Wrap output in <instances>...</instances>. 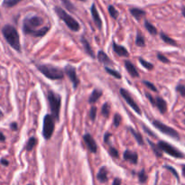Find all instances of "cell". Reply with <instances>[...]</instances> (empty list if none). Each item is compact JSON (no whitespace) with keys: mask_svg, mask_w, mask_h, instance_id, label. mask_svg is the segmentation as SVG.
Here are the masks:
<instances>
[{"mask_svg":"<svg viewBox=\"0 0 185 185\" xmlns=\"http://www.w3.org/2000/svg\"><path fill=\"white\" fill-rule=\"evenodd\" d=\"M2 33L7 42L16 51H21L20 39H19V34H18V32L16 31V29L10 25H6L4 26Z\"/></svg>","mask_w":185,"mask_h":185,"instance_id":"obj_1","label":"cell"},{"mask_svg":"<svg viewBox=\"0 0 185 185\" xmlns=\"http://www.w3.org/2000/svg\"><path fill=\"white\" fill-rule=\"evenodd\" d=\"M38 70L50 79H62L64 77L63 71L51 65H38Z\"/></svg>","mask_w":185,"mask_h":185,"instance_id":"obj_2","label":"cell"},{"mask_svg":"<svg viewBox=\"0 0 185 185\" xmlns=\"http://www.w3.org/2000/svg\"><path fill=\"white\" fill-rule=\"evenodd\" d=\"M54 10H55L56 14L59 16V17H60L64 22V23L66 24V25H67L71 31L77 32V31L79 30V23L72 16H71L69 14L66 13L65 10H63L62 8H61V7H58V6L55 7Z\"/></svg>","mask_w":185,"mask_h":185,"instance_id":"obj_3","label":"cell"},{"mask_svg":"<svg viewBox=\"0 0 185 185\" xmlns=\"http://www.w3.org/2000/svg\"><path fill=\"white\" fill-rule=\"evenodd\" d=\"M48 100L49 105L51 111V116L54 117V119H59V115H60L61 109V97L53 91H49L48 93Z\"/></svg>","mask_w":185,"mask_h":185,"instance_id":"obj_4","label":"cell"},{"mask_svg":"<svg viewBox=\"0 0 185 185\" xmlns=\"http://www.w3.org/2000/svg\"><path fill=\"white\" fill-rule=\"evenodd\" d=\"M42 24V19L39 16H32L26 18L24 22L23 31L25 34H32L34 35L36 31L35 28L40 26Z\"/></svg>","mask_w":185,"mask_h":185,"instance_id":"obj_5","label":"cell"},{"mask_svg":"<svg viewBox=\"0 0 185 185\" xmlns=\"http://www.w3.org/2000/svg\"><path fill=\"white\" fill-rule=\"evenodd\" d=\"M55 127V122H54V117L47 114L43 118V129H42V136L45 139H50L53 136V133L54 131Z\"/></svg>","mask_w":185,"mask_h":185,"instance_id":"obj_6","label":"cell"},{"mask_svg":"<svg viewBox=\"0 0 185 185\" xmlns=\"http://www.w3.org/2000/svg\"><path fill=\"white\" fill-rule=\"evenodd\" d=\"M157 146L159 147V149L162 152H164L166 153H168L169 155H171V156L174 157V158H179L182 159L184 157L183 153H182L177 148H175L174 146L171 145L170 144H168L167 142L164 141H160L157 145Z\"/></svg>","mask_w":185,"mask_h":185,"instance_id":"obj_7","label":"cell"},{"mask_svg":"<svg viewBox=\"0 0 185 185\" xmlns=\"http://www.w3.org/2000/svg\"><path fill=\"white\" fill-rule=\"evenodd\" d=\"M153 125L154 127H156L160 132L164 133V135H167V136H171L173 138H175V139H180L179 133L177 132L175 129H173V127H168V125L162 124V122L157 121V120H154L153 122Z\"/></svg>","mask_w":185,"mask_h":185,"instance_id":"obj_8","label":"cell"},{"mask_svg":"<svg viewBox=\"0 0 185 185\" xmlns=\"http://www.w3.org/2000/svg\"><path fill=\"white\" fill-rule=\"evenodd\" d=\"M119 91H120L121 96L125 99V100L127 101V104H128L133 109H134L138 115H141V110H140L138 105L136 103V101L134 100V99L132 98V96L130 95V93H129L127 90H125V88H120Z\"/></svg>","mask_w":185,"mask_h":185,"instance_id":"obj_9","label":"cell"},{"mask_svg":"<svg viewBox=\"0 0 185 185\" xmlns=\"http://www.w3.org/2000/svg\"><path fill=\"white\" fill-rule=\"evenodd\" d=\"M64 71H65L66 74L68 75L69 79H71V81L72 82L74 88H76L78 87L79 83V79H78V76H77V73H76L75 68L72 67V66H71V65H67V66L65 67V70H64Z\"/></svg>","mask_w":185,"mask_h":185,"instance_id":"obj_10","label":"cell"},{"mask_svg":"<svg viewBox=\"0 0 185 185\" xmlns=\"http://www.w3.org/2000/svg\"><path fill=\"white\" fill-rule=\"evenodd\" d=\"M83 139H84L85 143H86L87 145H88V148L90 149V151L91 153H96V152H97V150H98L97 144H96L94 138H93L90 134L84 135Z\"/></svg>","mask_w":185,"mask_h":185,"instance_id":"obj_11","label":"cell"},{"mask_svg":"<svg viewBox=\"0 0 185 185\" xmlns=\"http://www.w3.org/2000/svg\"><path fill=\"white\" fill-rule=\"evenodd\" d=\"M124 158L125 161L130 162L131 164H137L138 161V154L136 152H131L129 150H127L124 153Z\"/></svg>","mask_w":185,"mask_h":185,"instance_id":"obj_12","label":"cell"},{"mask_svg":"<svg viewBox=\"0 0 185 185\" xmlns=\"http://www.w3.org/2000/svg\"><path fill=\"white\" fill-rule=\"evenodd\" d=\"M155 105H156L157 108L159 109V111L162 114H164L166 113L167 111V104L166 102L164 101V99L161 98V97H157L155 98Z\"/></svg>","mask_w":185,"mask_h":185,"instance_id":"obj_13","label":"cell"},{"mask_svg":"<svg viewBox=\"0 0 185 185\" xmlns=\"http://www.w3.org/2000/svg\"><path fill=\"white\" fill-rule=\"evenodd\" d=\"M91 14H92V18L94 20V23L96 24V25L98 26V28H101L102 26V22L99 16V14L98 13V10L96 8V5L93 4L91 5Z\"/></svg>","mask_w":185,"mask_h":185,"instance_id":"obj_14","label":"cell"},{"mask_svg":"<svg viewBox=\"0 0 185 185\" xmlns=\"http://www.w3.org/2000/svg\"><path fill=\"white\" fill-rule=\"evenodd\" d=\"M125 69H127V71H128V73L130 74V75H131L132 77H134V78L139 77V73H138L137 70L136 69V67L134 66V64H133L131 62L125 61Z\"/></svg>","mask_w":185,"mask_h":185,"instance_id":"obj_15","label":"cell"},{"mask_svg":"<svg viewBox=\"0 0 185 185\" xmlns=\"http://www.w3.org/2000/svg\"><path fill=\"white\" fill-rule=\"evenodd\" d=\"M113 48H114V51L117 55L125 56V57H127L129 55L127 49H125V47H123V46H121V45H118V44H116L115 42H113Z\"/></svg>","mask_w":185,"mask_h":185,"instance_id":"obj_16","label":"cell"},{"mask_svg":"<svg viewBox=\"0 0 185 185\" xmlns=\"http://www.w3.org/2000/svg\"><path fill=\"white\" fill-rule=\"evenodd\" d=\"M98 180L100 182H106L108 181V170L106 167H101L98 173Z\"/></svg>","mask_w":185,"mask_h":185,"instance_id":"obj_17","label":"cell"},{"mask_svg":"<svg viewBox=\"0 0 185 185\" xmlns=\"http://www.w3.org/2000/svg\"><path fill=\"white\" fill-rule=\"evenodd\" d=\"M130 13L132 14V16L137 20H140L142 17H144L145 16V12L139 8H131Z\"/></svg>","mask_w":185,"mask_h":185,"instance_id":"obj_18","label":"cell"},{"mask_svg":"<svg viewBox=\"0 0 185 185\" xmlns=\"http://www.w3.org/2000/svg\"><path fill=\"white\" fill-rule=\"evenodd\" d=\"M98 59H99V61L100 62H102V63H105V64H111V63H112V61H111L110 59L108 58V56L102 51H99Z\"/></svg>","mask_w":185,"mask_h":185,"instance_id":"obj_19","label":"cell"},{"mask_svg":"<svg viewBox=\"0 0 185 185\" xmlns=\"http://www.w3.org/2000/svg\"><path fill=\"white\" fill-rule=\"evenodd\" d=\"M102 96V91L99 90H94L92 91V94L91 96L90 97V103H95L96 101H97L100 97Z\"/></svg>","mask_w":185,"mask_h":185,"instance_id":"obj_20","label":"cell"},{"mask_svg":"<svg viewBox=\"0 0 185 185\" xmlns=\"http://www.w3.org/2000/svg\"><path fill=\"white\" fill-rule=\"evenodd\" d=\"M161 38L164 42H166L167 44H170V45H172V46H177V45H178L177 42L173 39H172L171 37H169L168 35L164 34V33H161Z\"/></svg>","mask_w":185,"mask_h":185,"instance_id":"obj_21","label":"cell"},{"mask_svg":"<svg viewBox=\"0 0 185 185\" xmlns=\"http://www.w3.org/2000/svg\"><path fill=\"white\" fill-rule=\"evenodd\" d=\"M81 42H82V43H83V46H84V48H85V51H86V53H87L88 55H90V57L94 58V57H95L94 53H93V51H92V49H91V47H90V43L88 42V41H87L86 39L82 38V39H81Z\"/></svg>","mask_w":185,"mask_h":185,"instance_id":"obj_22","label":"cell"},{"mask_svg":"<svg viewBox=\"0 0 185 185\" xmlns=\"http://www.w3.org/2000/svg\"><path fill=\"white\" fill-rule=\"evenodd\" d=\"M145 27L146 28V30L149 32L151 34L153 35H155V34H157V29L155 28L151 23H149L148 21H145Z\"/></svg>","mask_w":185,"mask_h":185,"instance_id":"obj_23","label":"cell"},{"mask_svg":"<svg viewBox=\"0 0 185 185\" xmlns=\"http://www.w3.org/2000/svg\"><path fill=\"white\" fill-rule=\"evenodd\" d=\"M130 131H131V133L133 134V136H134V137L136 138V140L137 141V143L140 145H144V139H143V136L139 134V133H137V132H136L134 129L133 128H130Z\"/></svg>","mask_w":185,"mask_h":185,"instance_id":"obj_24","label":"cell"},{"mask_svg":"<svg viewBox=\"0 0 185 185\" xmlns=\"http://www.w3.org/2000/svg\"><path fill=\"white\" fill-rule=\"evenodd\" d=\"M23 0H4L3 1V5L5 7H13L16 5L18 3H20Z\"/></svg>","mask_w":185,"mask_h":185,"instance_id":"obj_25","label":"cell"},{"mask_svg":"<svg viewBox=\"0 0 185 185\" xmlns=\"http://www.w3.org/2000/svg\"><path fill=\"white\" fill-rule=\"evenodd\" d=\"M36 143H37V139L36 138L31 137L30 139H29L28 142H27V145H26L27 151H32L34 149V147L36 145Z\"/></svg>","mask_w":185,"mask_h":185,"instance_id":"obj_26","label":"cell"},{"mask_svg":"<svg viewBox=\"0 0 185 185\" xmlns=\"http://www.w3.org/2000/svg\"><path fill=\"white\" fill-rule=\"evenodd\" d=\"M49 27L48 26H45L43 27L42 29H39V30H36L34 34V36H36V37H42L43 35H45L47 34V32L49 31Z\"/></svg>","mask_w":185,"mask_h":185,"instance_id":"obj_27","label":"cell"},{"mask_svg":"<svg viewBox=\"0 0 185 185\" xmlns=\"http://www.w3.org/2000/svg\"><path fill=\"white\" fill-rule=\"evenodd\" d=\"M136 44L137 46H145V38H144V36L138 33L137 35H136Z\"/></svg>","mask_w":185,"mask_h":185,"instance_id":"obj_28","label":"cell"},{"mask_svg":"<svg viewBox=\"0 0 185 185\" xmlns=\"http://www.w3.org/2000/svg\"><path fill=\"white\" fill-rule=\"evenodd\" d=\"M148 143L150 144V145H151V147H152V149L153 150V152H154V153L157 155L158 157H162V151L159 149V147L157 146V145H155L153 142H151V141H149V140H148Z\"/></svg>","mask_w":185,"mask_h":185,"instance_id":"obj_29","label":"cell"},{"mask_svg":"<svg viewBox=\"0 0 185 185\" xmlns=\"http://www.w3.org/2000/svg\"><path fill=\"white\" fill-rule=\"evenodd\" d=\"M105 70H106V71H107L108 74H110V75L114 76L115 78H116V79H121V74H120L119 72H117L116 71H115V70H113V69H110V68H108V67H106Z\"/></svg>","mask_w":185,"mask_h":185,"instance_id":"obj_30","label":"cell"},{"mask_svg":"<svg viewBox=\"0 0 185 185\" xmlns=\"http://www.w3.org/2000/svg\"><path fill=\"white\" fill-rule=\"evenodd\" d=\"M101 113H102V115L104 116L108 117L109 113H110V108H109L108 103H105V104L103 105V107H102V110H101Z\"/></svg>","mask_w":185,"mask_h":185,"instance_id":"obj_31","label":"cell"},{"mask_svg":"<svg viewBox=\"0 0 185 185\" xmlns=\"http://www.w3.org/2000/svg\"><path fill=\"white\" fill-rule=\"evenodd\" d=\"M108 12H109V14H110V16H112L114 19H116V18H117V16H118V12H117V10L115 8V7H114L113 5H109V6H108Z\"/></svg>","mask_w":185,"mask_h":185,"instance_id":"obj_32","label":"cell"},{"mask_svg":"<svg viewBox=\"0 0 185 185\" xmlns=\"http://www.w3.org/2000/svg\"><path fill=\"white\" fill-rule=\"evenodd\" d=\"M139 62H140V63H141L145 69H147V70H153V65L152 63H150V62H148L145 61L144 59L140 58V59H139Z\"/></svg>","mask_w":185,"mask_h":185,"instance_id":"obj_33","label":"cell"},{"mask_svg":"<svg viewBox=\"0 0 185 185\" xmlns=\"http://www.w3.org/2000/svg\"><path fill=\"white\" fill-rule=\"evenodd\" d=\"M121 116L120 115H118V114H116L115 116H114V119H113V123H114V125H115V127H119V125L121 123Z\"/></svg>","mask_w":185,"mask_h":185,"instance_id":"obj_34","label":"cell"},{"mask_svg":"<svg viewBox=\"0 0 185 185\" xmlns=\"http://www.w3.org/2000/svg\"><path fill=\"white\" fill-rule=\"evenodd\" d=\"M176 90L178 91L183 98H185V86L184 85L179 84L178 86L176 87Z\"/></svg>","mask_w":185,"mask_h":185,"instance_id":"obj_35","label":"cell"},{"mask_svg":"<svg viewBox=\"0 0 185 185\" xmlns=\"http://www.w3.org/2000/svg\"><path fill=\"white\" fill-rule=\"evenodd\" d=\"M138 177H139L140 182H145L146 180H147V176H146V174H145V173L144 170H142V171L139 173Z\"/></svg>","mask_w":185,"mask_h":185,"instance_id":"obj_36","label":"cell"},{"mask_svg":"<svg viewBox=\"0 0 185 185\" xmlns=\"http://www.w3.org/2000/svg\"><path fill=\"white\" fill-rule=\"evenodd\" d=\"M164 168H165V169H167V170H169L170 172H172V173H173V174L176 177V179L179 181V175H178V173H177V172H176V170H175L173 167L169 166V165H165V166H164Z\"/></svg>","mask_w":185,"mask_h":185,"instance_id":"obj_37","label":"cell"},{"mask_svg":"<svg viewBox=\"0 0 185 185\" xmlns=\"http://www.w3.org/2000/svg\"><path fill=\"white\" fill-rule=\"evenodd\" d=\"M144 84L147 87V88H149L150 90H152V91H154V92H157V88H155V86L153 84V83H151V82H149V81H144Z\"/></svg>","mask_w":185,"mask_h":185,"instance_id":"obj_38","label":"cell"},{"mask_svg":"<svg viewBox=\"0 0 185 185\" xmlns=\"http://www.w3.org/2000/svg\"><path fill=\"white\" fill-rule=\"evenodd\" d=\"M62 3L64 4V5H65L66 7H67V8H68L69 10H71V11L74 10V6H73L72 4L70 3V1H68V0H62Z\"/></svg>","mask_w":185,"mask_h":185,"instance_id":"obj_39","label":"cell"},{"mask_svg":"<svg viewBox=\"0 0 185 185\" xmlns=\"http://www.w3.org/2000/svg\"><path fill=\"white\" fill-rule=\"evenodd\" d=\"M157 58H158V60L161 61L162 62H164V63H168L169 62L168 59L164 55H162V53H157Z\"/></svg>","mask_w":185,"mask_h":185,"instance_id":"obj_40","label":"cell"},{"mask_svg":"<svg viewBox=\"0 0 185 185\" xmlns=\"http://www.w3.org/2000/svg\"><path fill=\"white\" fill-rule=\"evenodd\" d=\"M96 114H97V108L92 107V108H91V109H90V118H91L92 120H95V118H96Z\"/></svg>","mask_w":185,"mask_h":185,"instance_id":"obj_41","label":"cell"},{"mask_svg":"<svg viewBox=\"0 0 185 185\" xmlns=\"http://www.w3.org/2000/svg\"><path fill=\"white\" fill-rule=\"evenodd\" d=\"M109 153L112 155L113 157H115V158L118 157V152L115 149V148H113V147H110L109 148Z\"/></svg>","mask_w":185,"mask_h":185,"instance_id":"obj_42","label":"cell"},{"mask_svg":"<svg viewBox=\"0 0 185 185\" xmlns=\"http://www.w3.org/2000/svg\"><path fill=\"white\" fill-rule=\"evenodd\" d=\"M145 96L147 97V99H149V101L152 103V105H155V100H154V99L152 97V95H150L149 93H146V94H145Z\"/></svg>","mask_w":185,"mask_h":185,"instance_id":"obj_43","label":"cell"},{"mask_svg":"<svg viewBox=\"0 0 185 185\" xmlns=\"http://www.w3.org/2000/svg\"><path fill=\"white\" fill-rule=\"evenodd\" d=\"M112 185H121V180L118 179V178H116V179L114 180Z\"/></svg>","mask_w":185,"mask_h":185,"instance_id":"obj_44","label":"cell"},{"mask_svg":"<svg viewBox=\"0 0 185 185\" xmlns=\"http://www.w3.org/2000/svg\"><path fill=\"white\" fill-rule=\"evenodd\" d=\"M110 136H111V134H109V133H107V134L105 135V137H104V141H105V143H108V139H109V137H110Z\"/></svg>","mask_w":185,"mask_h":185,"instance_id":"obj_45","label":"cell"},{"mask_svg":"<svg viewBox=\"0 0 185 185\" xmlns=\"http://www.w3.org/2000/svg\"><path fill=\"white\" fill-rule=\"evenodd\" d=\"M11 128L12 130H17V124L16 123H12L11 124Z\"/></svg>","mask_w":185,"mask_h":185,"instance_id":"obj_46","label":"cell"},{"mask_svg":"<svg viewBox=\"0 0 185 185\" xmlns=\"http://www.w3.org/2000/svg\"><path fill=\"white\" fill-rule=\"evenodd\" d=\"M5 136H4V134H3V133L2 132H0V141H5Z\"/></svg>","mask_w":185,"mask_h":185,"instance_id":"obj_47","label":"cell"},{"mask_svg":"<svg viewBox=\"0 0 185 185\" xmlns=\"http://www.w3.org/2000/svg\"><path fill=\"white\" fill-rule=\"evenodd\" d=\"M1 164L6 166V165H8V164H9V162H7L6 160H5V159H2V160H1Z\"/></svg>","mask_w":185,"mask_h":185,"instance_id":"obj_48","label":"cell"},{"mask_svg":"<svg viewBox=\"0 0 185 185\" xmlns=\"http://www.w3.org/2000/svg\"><path fill=\"white\" fill-rule=\"evenodd\" d=\"M182 16L185 17V5L182 7Z\"/></svg>","mask_w":185,"mask_h":185,"instance_id":"obj_49","label":"cell"},{"mask_svg":"<svg viewBox=\"0 0 185 185\" xmlns=\"http://www.w3.org/2000/svg\"><path fill=\"white\" fill-rule=\"evenodd\" d=\"M182 174H183V176L185 177V164L182 166Z\"/></svg>","mask_w":185,"mask_h":185,"instance_id":"obj_50","label":"cell"},{"mask_svg":"<svg viewBox=\"0 0 185 185\" xmlns=\"http://www.w3.org/2000/svg\"><path fill=\"white\" fill-rule=\"evenodd\" d=\"M0 116H2V113H1V111H0Z\"/></svg>","mask_w":185,"mask_h":185,"instance_id":"obj_51","label":"cell"},{"mask_svg":"<svg viewBox=\"0 0 185 185\" xmlns=\"http://www.w3.org/2000/svg\"><path fill=\"white\" fill-rule=\"evenodd\" d=\"M79 1H86V0H79Z\"/></svg>","mask_w":185,"mask_h":185,"instance_id":"obj_52","label":"cell"},{"mask_svg":"<svg viewBox=\"0 0 185 185\" xmlns=\"http://www.w3.org/2000/svg\"><path fill=\"white\" fill-rule=\"evenodd\" d=\"M183 122H184V124H185V120H184V121H183Z\"/></svg>","mask_w":185,"mask_h":185,"instance_id":"obj_53","label":"cell"},{"mask_svg":"<svg viewBox=\"0 0 185 185\" xmlns=\"http://www.w3.org/2000/svg\"><path fill=\"white\" fill-rule=\"evenodd\" d=\"M29 185H32V184H29Z\"/></svg>","mask_w":185,"mask_h":185,"instance_id":"obj_54","label":"cell"}]
</instances>
